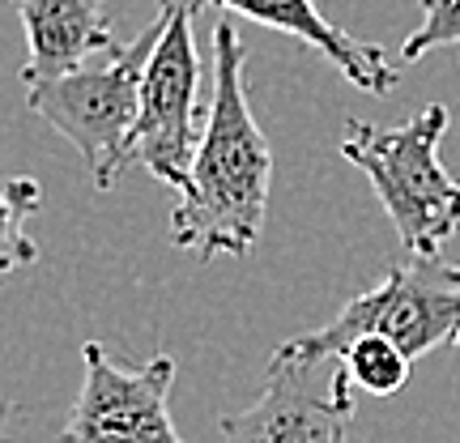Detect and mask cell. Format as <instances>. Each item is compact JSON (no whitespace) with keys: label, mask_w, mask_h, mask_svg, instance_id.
Wrapping results in <instances>:
<instances>
[{"label":"cell","mask_w":460,"mask_h":443,"mask_svg":"<svg viewBox=\"0 0 460 443\" xmlns=\"http://www.w3.org/2000/svg\"><path fill=\"white\" fill-rule=\"evenodd\" d=\"M243 39L230 17L214 26V94L205 111L197 158L188 166V188L171 214V244L214 256H247L264 230L273 149L247 107Z\"/></svg>","instance_id":"1"},{"label":"cell","mask_w":460,"mask_h":443,"mask_svg":"<svg viewBox=\"0 0 460 443\" xmlns=\"http://www.w3.org/2000/svg\"><path fill=\"white\" fill-rule=\"evenodd\" d=\"M43 209V183L31 175H0V278L39 261V244L31 239V222Z\"/></svg>","instance_id":"10"},{"label":"cell","mask_w":460,"mask_h":443,"mask_svg":"<svg viewBox=\"0 0 460 443\" xmlns=\"http://www.w3.org/2000/svg\"><path fill=\"white\" fill-rule=\"evenodd\" d=\"M13 4L31 48L22 68L26 85L68 77L119 48L102 0H13Z\"/></svg>","instance_id":"9"},{"label":"cell","mask_w":460,"mask_h":443,"mask_svg":"<svg viewBox=\"0 0 460 443\" xmlns=\"http://www.w3.org/2000/svg\"><path fill=\"white\" fill-rule=\"evenodd\" d=\"M163 9L166 31L141 77V111L128 137V166L149 171L180 197L188 188V166L200 146V56L197 39H192L197 9H188L183 0H163Z\"/></svg>","instance_id":"5"},{"label":"cell","mask_w":460,"mask_h":443,"mask_svg":"<svg viewBox=\"0 0 460 443\" xmlns=\"http://www.w3.org/2000/svg\"><path fill=\"white\" fill-rule=\"evenodd\" d=\"M444 132V102H430L393 128L367 120H345L341 128V158L371 180L410 261H439L444 244L460 230V175L439 158Z\"/></svg>","instance_id":"2"},{"label":"cell","mask_w":460,"mask_h":443,"mask_svg":"<svg viewBox=\"0 0 460 443\" xmlns=\"http://www.w3.org/2000/svg\"><path fill=\"white\" fill-rule=\"evenodd\" d=\"M341 362H345V371H349V384H358V388H367V393H376V396H393L396 388H405L410 367H413L401 345H393L388 337H376V332L354 337L341 350Z\"/></svg>","instance_id":"11"},{"label":"cell","mask_w":460,"mask_h":443,"mask_svg":"<svg viewBox=\"0 0 460 443\" xmlns=\"http://www.w3.org/2000/svg\"><path fill=\"white\" fill-rule=\"evenodd\" d=\"M183 4L197 9V13L214 4V9L256 22V26L290 34L298 43L315 48L320 56H329L345 82L367 90V94H393L396 82H401V68H393L388 51L376 48V43H362L341 26H332L329 17L315 9V0H183Z\"/></svg>","instance_id":"8"},{"label":"cell","mask_w":460,"mask_h":443,"mask_svg":"<svg viewBox=\"0 0 460 443\" xmlns=\"http://www.w3.org/2000/svg\"><path fill=\"white\" fill-rule=\"evenodd\" d=\"M166 31V9L132 43L115 48L94 65L77 68L68 77L43 85H26V102L43 115L56 132H65L90 166V180L99 192H111L128 166V137L141 111V77L158 39Z\"/></svg>","instance_id":"3"},{"label":"cell","mask_w":460,"mask_h":443,"mask_svg":"<svg viewBox=\"0 0 460 443\" xmlns=\"http://www.w3.org/2000/svg\"><path fill=\"white\" fill-rule=\"evenodd\" d=\"M388 337L418 362L439 345H460V264L405 261L393 264L367 295L349 298L324 329L290 337L303 354H341L354 337Z\"/></svg>","instance_id":"4"},{"label":"cell","mask_w":460,"mask_h":443,"mask_svg":"<svg viewBox=\"0 0 460 443\" xmlns=\"http://www.w3.org/2000/svg\"><path fill=\"white\" fill-rule=\"evenodd\" d=\"M354 422V384L341 354H303L281 341L269 354L264 393L226 418V443H345Z\"/></svg>","instance_id":"6"},{"label":"cell","mask_w":460,"mask_h":443,"mask_svg":"<svg viewBox=\"0 0 460 443\" xmlns=\"http://www.w3.org/2000/svg\"><path fill=\"white\" fill-rule=\"evenodd\" d=\"M82 362V393L73 401L60 443H188L171 422V354L124 367L99 341H85Z\"/></svg>","instance_id":"7"},{"label":"cell","mask_w":460,"mask_h":443,"mask_svg":"<svg viewBox=\"0 0 460 443\" xmlns=\"http://www.w3.org/2000/svg\"><path fill=\"white\" fill-rule=\"evenodd\" d=\"M456 43H460V0H422V22L401 43V65H413L427 51L456 48Z\"/></svg>","instance_id":"12"},{"label":"cell","mask_w":460,"mask_h":443,"mask_svg":"<svg viewBox=\"0 0 460 443\" xmlns=\"http://www.w3.org/2000/svg\"><path fill=\"white\" fill-rule=\"evenodd\" d=\"M13 422H17V405L0 396V443H13Z\"/></svg>","instance_id":"13"}]
</instances>
